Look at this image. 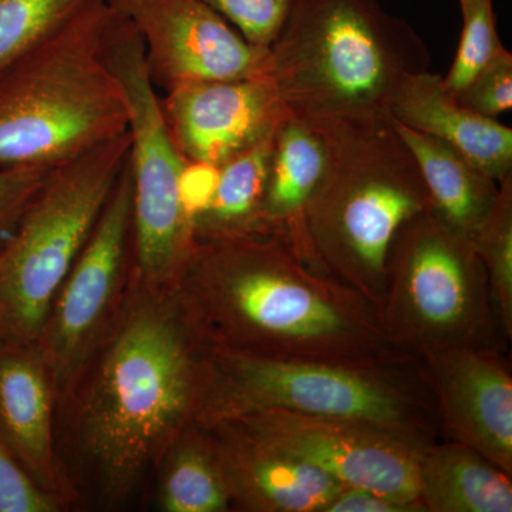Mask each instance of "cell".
Wrapping results in <instances>:
<instances>
[{
  "instance_id": "6da1fadb",
  "label": "cell",
  "mask_w": 512,
  "mask_h": 512,
  "mask_svg": "<svg viewBox=\"0 0 512 512\" xmlns=\"http://www.w3.org/2000/svg\"><path fill=\"white\" fill-rule=\"evenodd\" d=\"M208 348L173 286L128 282L92 353L56 402V454L76 504L128 507L197 420Z\"/></svg>"
},
{
  "instance_id": "7a4b0ae2",
  "label": "cell",
  "mask_w": 512,
  "mask_h": 512,
  "mask_svg": "<svg viewBox=\"0 0 512 512\" xmlns=\"http://www.w3.org/2000/svg\"><path fill=\"white\" fill-rule=\"evenodd\" d=\"M171 286L214 352L350 365L416 359L387 338L372 303L274 235L197 239Z\"/></svg>"
},
{
  "instance_id": "3957f363",
  "label": "cell",
  "mask_w": 512,
  "mask_h": 512,
  "mask_svg": "<svg viewBox=\"0 0 512 512\" xmlns=\"http://www.w3.org/2000/svg\"><path fill=\"white\" fill-rule=\"evenodd\" d=\"M271 49V76L293 116L389 119L402 84L430 53L377 0H296Z\"/></svg>"
},
{
  "instance_id": "277c9868",
  "label": "cell",
  "mask_w": 512,
  "mask_h": 512,
  "mask_svg": "<svg viewBox=\"0 0 512 512\" xmlns=\"http://www.w3.org/2000/svg\"><path fill=\"white\" fill-rule=\"evenodd\" d=\"M311 123L326 143L325 168L306 208L316 265L377 311L394 235L433 208L430 192L390 117Z\"/></svg>"
},
{
  "instance_id": "5b68a950",
  "label": "cell",
  "mask_w": 512,
  "mask_h": 512,
  "mask_svg": "<svg viewBox=\"0 0 512 512\" xmlns=\"http://www.w3.org/2000/svg\"><path fill=\"white\" fill-rule=\"evenodd\" d=\"M111 15L110 0H90L0 72V168L55 167L126 133Z\"/></svg>"
},
{
  "instance_id": "8992f818",
  "label": "cell",
  "mask_w": 512,
  "mask_h": 512,
  "mask_svg": "<svg viewBox=\"0 0 512 512\" xmlns=\"http://www.w3.org/2000/svg\"><path fill=\"white\" fill-rule=\"evenodd\" d=\"M259 410L365 424L419 451L443 439L419 359L350 365L208 350L195 423Z\"/></svg>"
},
{
  "instance_id": "52a82bcc",
  "label": "cell",
  "mask_w": 512,
  "mask_h": 512,
  "mask_svg": "<svg viewBox=\"0 0 512 512\" xmlns=\"http://www.w3.org/2000/svg\"><path fill=\"white\" fill-rule=\"evenodd\" d=\"M377 315L393 345L419 360L453 350H510L473 238L433 208L397 229Z\"/></svg>"
},
{
  "instance_id": "ba28073f",
  "label": "cell",
  "mask_w": 512,
  "mask_h": 512,
  "mask_svg": "<svg viewBox=\"0 0 512 512\" xmlns=\"http://www.w3.org/2000/svg\"><path fill=\"white\" fill-rule=\"evenodd\" d=\"M128 131L56 165L0 249V340L37 342L121 170Z\"/></svg>"
},
{
  "instance_id": "9c48e42d",
  "label": "cell",
  "mask_w": 512,
  "mask_h": 512,
  "mask_svg": "<svg viewBox=\"0 0 512 512\" xmlns=\"http://www.w3.org/2000/svg\"><path fill=\"white\" fill-rule=\"evenodd\" d=\"M106 56L123 92L130 137V281L148 288L171 286L194 245L181 191L187 160L168 133L136 26L116 6L107 30Z\"/></svg>"
},
{
  "instance_id": "30bf717a",
  "label": "cell",
  "mask_w": 512,
  "mask_h": 512,
  "mask_svg": "<svg viewBox=\"0 0 512 512\" xmlns=\"http://www.w3.org/2000/svg\"><path fill=\"white\" fill-rule=\"evenodd\" d=\"M131 225L133 185L126 163L92 235L56 293L36 342L49 370L56 402L73 383L126 295L131 274Z\"/></svg>"
},
{
  "instance_id": "8fae6325",
  "label": "cell",
  "mask_w": 512,
  "mask_h": 512,
  "mask_svg": "<svg viewBox=\"0 0 512 512\" xmlns=\"http://www.w3.org/2000/svg\"><path fill=\"white\" fill-rule=\"evenodd\" d=\"M110 2L136 26L156 89L271 74V49L249 43L202 0Z\"/></svg>"
},
{
  "instance_id": "7c38bea8",
  "label": "cell",
  "mask_w": 512,
  "mask_h": 512,
  "mask_svg": "<svg viewBox=\"0 0 512 512\" xmlns=\"http://www.w3.org/2000/svg\"><path fill=\"white\" fill-rule=\"evenodd\" d=\"M232 419L272 446L319 468L343 487L420 503L417 460L421 451L392 434L352 421L281 410H259Z\"/></svg>"
},
{
  "instance_id": "4fadbf2b",
  "label": "cell",
  "mask_w": 512,
  "mask_h": 512,
  "mask_svg": "<svg viewBox=\"0 0 512 512\" xmlns=\"http://www.w3.org/2000/svg\"><path fill=\"white\" fill-rule=\"evenodd\" d=\"M160 100L181 156L212 167L274 136L292 114L271 76L184 84Z\"/></svg>"
},
{
  "instance_id": "5bb4252c",
  "label": "cell",
  "mask_w": 512,
  "mask_h": 512,
  "mask_svg": "<svg viewBox=\"0 0 512 512\" xmlns=\"http://www.w3.org/2000/svg\"><path fill=\"white\" fill-rule=\"evenodd\" d=\"M503 350L424 357L443 439L473 448L512 476V372Z\"/></svg>"
},
{
  "instance_id": "9a60e30c",
  "label": "cell",
  "mask_w": 512,
  "mask_h": 512,
  "mask_svg": "<svg viewBox=\"0 0 512 512\" xmlns=\"http://www.w3.org/2000/svg\"><path fill=\"white\" fill-rule=\"evenodd\" d=\"M198 426L207 431L220 460L232 511L325 512L345 488L302 458L256 436L237 419Z\"/></svg>"
},
{
  "instance_id": "2e32d148",
  "label": "cell",
  "mask_w": 512,
  "mask_h": 512,
  "mask_svg": "<svg viewBox=\"0 0 512 512\" xmlns=\"http://www.w3.org/2000/svg\"><path fill=\"white\" fill-rule=\"evenodd\" d=\"M56 396L36 342L0 340V436L43 491L76 505L55 441Z\"/></svg>"
},
{
  "instance_id": "e0dca14e",
  "label": "cell",
  "mask_w": 512,
  "mask_h": 512,
  "mask_svg": "<svg viewBox=\"0 0 512 512\" xmlns=\"http://www.w3.org/2000/svg\"><path fill=\"white\" fill-rule=\"evenodd\" d=\"M390 116L446 141L498 183L512 175L511 128L460 106L439 74L426 70L410 76L394 97Z\"/></svg>"
},
{
  "instance_id": "ac0fdd59",
  "label": "cell",
  "mask_w": 512,
  "mask_h": 512,
  "mask_svg": "<svg viewBox=\"0 0 512 512\" xmlns=\"http://www.w3.org/2000/svg\"><path fill=\"white\" fill-rule=\"evenodd\" d=\"M325 164L326 143L319 128L291 114L275 133L262 220L265 234L284 239L316 268L319 266L306 228V208Z\"/></svg>"
},
{
  "instance_id": "d6986e66",
  "label": "cell",
  "mask_w": 512,
  "mask_h": 512,
  "mask_svg": "<svg viewBox=\"0 0 512 512\" xmlns=\"http://www.w3.org/2000/svg\"><path fill=\"white\" fill-rule=\"evenodd\" d=\"M417 474L426 512H512L511 474L457 441L424 448Z\"/></svg>"
},
{
  "instance_id": "ffe728a7",
  "label": "cell",
  "mask_w": 512,
  "mask_h": 512,
  "mask_svg": "<svg viewBox=\"0 0 512 512\" xmlns=\"http://www.w3.org/2000/svg\"><path fill=\"white\" fill-rule=\"evenodd\" d=\"M392 120L433 201V210L461 234L474 238L493 208L500 183L476 167L446 141Z\"/></svg>"
},
{
  "instance_id": "44dd1931",
  "label": "cell",
  "mask_w": 512,
  "mask_h": 512,
  "mask_svg": "<svg viewBox=\"0 0 512 512\" xmlns=\"http://www.w3.org/2000/svg\"><path fill=\"white\" fill-rule=\"evenodd\" d=\"M274 143L275 134L217 167L211 195L191 220L194 241L265 234L262 210Z\"/></svg>"
},
{
  "instance_id": "7402d4cb",
  "label": "cell",
  "mask_w": 512,
  "mask_h": 512,
  "mask_svg": "<svg viewBox=\"0 0 512 512\" xmlns=\"http://www.w3.org/2000/svg\"><path fill=\"white\" fill-rule=\"evenodd\" d=\"M157 504L164 512L232 511L231 494L207 431L191 424L157 468Z\"/></svg>"
},
{
  "instance_id": "603a6c76",
  "label": "cell",
  "mask_w": 512,
  "mask_h": 512,
  "mask_svg": "<svg viewBox=\"0 0 512 512\" xmlns=\"http://www.w3.org/2000/svg\"><path fill=\"white\" fill-rule=\"evenodd\" d=\"M483 262L498 322L512 339V175L500 183V191L483 225L473 238Z\"/></svg>"
},
{
  "instance_id": "cb8c5ba5",
  "label": "cell",
  "mask_w": 512,
  "mask_h": 512,
  "mask_svg": "<svg viewBox=\"0 0 512 512\" xmlns=\"http://www.w3.org/2000/svg\"><path fill=\"white\" fill-rule=\"evenodd\" d=\"M90 0H0V72Z\"/></svg>"
},
{
  "instance_id": "d4e9b609",
  "label": "cell",
  "mask_w": 512,
  "mask_h": 512,
  "mask_svg": "<svg viewBox=\"0 0 512 512\" xmlns=\"http://www.w3.org/2000/svg\"><path fill=\"white\" fill-rule=\"evenodd\" d=\"M463 32L453 66L443 77L448 92L456 96L501 49L493 0H458Z\"/></svg>"
},
{
  "instance_id": "484cf974",
  "label": "cell",
  "mask_w": 512,
  "mask_h": 512,
  "mask_svg": "<svg viewBox=\"0 0 512 512\" xmlns=\"http://www.w3.org/2000/svg\"><path fill=\"white\" fill-rule=\"evenodd\" d=\"M231 23L249 43L271 47L296 0H202Z\"/></svg>"
},
{
  "instance_id": "4316f807",
  "label": "cell",
  "mask_w": 512,
  "mask_h": 512,
  "mask_svg": "<svg viewBox=\"0 0 512 512\" xmlns=\"http://www.w3.org/2000/svg\"><path fill=\"white\" fill-rule=\"evenodd\" d=\"M460 106L495 119L512 107V55L505 47L456 94Z\"/></svg>"
},
{
  "instance_id": "83f0119b",
  "label": "cell",
  "mask_w": 512,
  "mask_h": 512,
  "mask_svg": "<svg viewBox=\"0 0 512 512\" xmlns=\"http://www.w3.org/2000/svg\"><path fill=\"white\" fill-rule=\"evenodd\" d=\"M64 505L30 478L0 436V512H57Z\"/></svg>"
},
{
  "instance_id": "f1b7e54d",
  "label": "cell",
  "mask_w": 512,
  "mask_h": 512,
  "mask_svg": "<svg viewBox=\"0 0 512 512\" xmlns=\"http://www.w3.org/2000/svg\"><path fill=\"white\" fill-rule=\"evenodd\" d=\"M52 170L47 165L0 168V249L12 237L23 212Z\"/></svg>"
},
{
  "instance_id": "f546056e",
  "label": "cell",
  "mask_w": 512,
  "mask_h": 512,
  "mask_svg": "<svg viewBox=\"0 0 512 512\" xmlns=\"http://www.w3.org/2000/svg\"><path fill=\"white\" fill-rule=\"evenodd\" d=\"M325 512H426L420 503L397 500L363 488L345 487Z\"/></svg>"
}]
</instances>
